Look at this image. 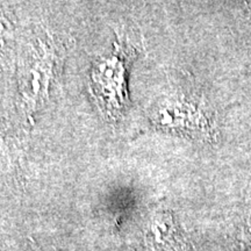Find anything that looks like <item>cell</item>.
Returning <instances> with one entry per match:
<instances>
[{"label":"cell","instance_id":"cell-1","mask_svg":"<svg viewBox=\"0 0 251 251\" xmlns=\"http://www.w3.org/2000/svg\"><path fill=\"white\" fill-rule=\"evenodd\" d=\"M150 236L153 244L162 250H172L177 244V233L175 224L170 216L158 215L153 220L150 227Z\"/></svg>","mask_w":251,"mask_h":251},{"label":"cell","instance_id":"cell-2","mask_svg":"<svg viewBox=\"0 0 251 251\" xmlns=\"http://www.w3.org/2000/svg\"><path fill=\"white\" fill-rule=\"evenodd\" d=\"M248 231H249V235L251 238V216H250V219L248 220Z\"/></svg>","mask_w":251,"mask_h":251}]
</instances>
